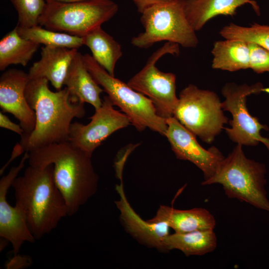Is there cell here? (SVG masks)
<instances>
[{
  "label": "cell",
  "instance_id": "1",
  "mask_svg": "<svg viewBox=\"0 0 269 269\" xmlns=\"http://www.w3.org/2000/svg\"><path fill=\"white\" fill-rule=\"evenodd\" d=\"M48 82L45 78L30 79L26 85L25 97L35 112L36 123L30 134L21 137L19 143L24 152L68 141L72 121L85 115L84 103L66 87L53 92Z\"/></svg>",
  "mask_w": 269,
  "mask_h": 269
},
{
  "label": "cell",
  "instance_id": "2",
  "mask_svg": "<svg viewBox=\"0 0 269 269\" xmlns=\"http://www.w3.org/2000/svg\"><path fill=\"white\" fill-rule=\"evenodd\" d=\"M28 152L29 165H53L54 180L64 198L68 216L77 213L96 192L99 178L91 157L69 141L52 144Z\"/></svg>",
  "mask_w": 269,
  "mask_h": 269
},
{
  "label": "cell",
  "instance_id": "3",
  "mask_svg": "<svg viewBox=\"0 0 269 269\" xmlns=\"http://www.w3.org/2000/svg\"><path fill=\"white\" fill-rule=\"evenodd\" d=\"M11 186L15 205L23 213L35 239L50 233L62 218L68 216L64 198L54 180L52 164L45 166L29 165Z\"/></svg>",
  "mask_w": 269,
  "mask_h": 269
},
{
  "label": "cell",
  "instance_id": "4",
  "mask_svg": "<svg viewBox=\"0 0 269 269\" xmlns=\"http://www.w3.org/2000/svg\"><path fill=\"white\" fill-rule=\"evenodd\" d=\"M242 146L237 144L221 161L214 175L201 184H221L228 198L237 199L269 212V201L265 189V165L248 158Z\"/></svg>",
  "mask_w": 269,
  "mask_h": 269
},
{
  "label": "cell",
  "instance_id": "5",
  "mask_svg": "<svg viewBox=\"0 0 269 269\" xmlns=\"http://www.w3.org/2000/svg\"><path fill=\"white\" fill-rule=\"evenodd\" d=\"M83 59L88 71L102 87L115 106H117L129 119L137 131L146 128L165 136L167 129L166 119L159 116L152 101L135 91L128 84L111 75L92 55L86 53Z\"/></svg>",
  "mask_w": 269,
  "mask_h": 269
},
{
  "label": "cell",
  "instance_id": "6",
  "mask_svg": "<svg viewBox=\"0 0 269 269\" xmlns=\"http://www.w3.org/2000/svg\"><path fill=\"white\" fill-rule=\"evenodd\" d=\"M144 31L132 38L135 47L147 48L161 41L172 42L185 48H195L199 42L195 31L184 12V0H169L153 4L141 13Z\"/></svg>",
  "mask_w": 269,
  "mask_h": 269
},
{
  "label": "cell",
  "instance_id": "7",
  "mask_svg": "<svg viewBox=\"0 0 269 269\" xmlns=\"http://www.w3.org/2000/svg\"><path fill=\"white\" fill-rule=\"evenodd\" d=\"M118 5L112 0L47 2L39 25L56 31L82 37L111 19Z\"/></svg>",
  "mask_w": 269,
  "mask_h": 269
},
{
  "label": "cell",
  "instance_id": "8",
  "mask_svg": "<svg viewBox=\"0 0 269 269\" xmlns=\"http://www.w3.org/2000/svg\"><path fill=\"white\" fill-rule=\"evenodd\" d=\"M221 103L213 91L189 84L180 93L173 117L203 141L211 143L228 122Z\"/></svg>",
  "mask_w": 269,
  "mask_h": 269
},
{
  "label": "cell",
  "instance_id": "9",
  "mask_svg": "<svg viewBox=\"0 0 269 269\" xmlns=\"http://www.w3.org/2000/svg\"><path fill=\"white\" fill-rule=\"evenodd\" d=\"M179 45L166 42L149 58L142 69L132 77L128 85L149 98L158 115L165 119L173 116L178 98L176 94V76L160 71L156 62L165 54L177 55Z\"/></svg>",
  "mask_w": 269,
  "mask_h": 269
},
{
  "label": "cell",
  "instance_id": "10",
  "mask_svg": "<svg viewBox=\"0 0 269 269\" xmlns=\"http://www.w3.org/2000/svg\"><path fill=\"white\" fill-rule=\"evenodd\" d=\"M262 92L269 93V88L261 83L249 85L227 83L222 88V94L225 100L221 103L223 111H229L233 119L229 123L231 128H224L229 138L242 145L256 146L259 142L264 143L269 151V139L261 135L262 129L268 130V127L261 124L258 119L251 116L246 105L247 97Z\"/></svg>",
  "mask_w": 269,
  "mask_h": 269
},
{
  "label": "cell",
  "instance_id": "11",
  "mask_svg": "<svg viewBox=\"0 0 269 269\" xmlns=\"http://www.w3.org/2000/svg\"><path fill=\"white\" fill-rule=\"evenodd\" d=\"M114 106L109 97L104 96L101 106L95 110L89 124L72 123L68 141L91 157L95 149L113 133L131 124L129 118Z\"/></svg>",
  "mask_w": 269,
  "mask_h": 269
},
{
  "label": "cell",
  "instance_id": "12",
  "mask_svg": "<svg viewBox=\"0 0 269 269\" xmlns=\"http://www.w3.org/2000/svg\"><path fill=\"white\" fill-rule=\"evenodd\" d=\"M165 135L178 159L188 160L203 172L204 180L212 177L225 157L215 146L204 148L196 135L185 128L175 117L166 119Z\"/></svg>",
  "mask_w": 269,
  "mask_h": 269
},
{
  "label": "cell",
  "instance_id": "13",
  "mask_svg": "<svg viewBox=\"0 0 269 269\" xmlns=\"http://www.w3.org/2000/svg\"><path fill=\"white\" fill-rule=\"evenodd\" d=\"M28 157L29 152H25L19 164L11 167L8 173L0 180V236L11 244L14 256L17 255L25 242L33 243L35 240L22 211L16 205L14 207L11 206L6 200L8 188Z\"/></svg>",
  "mask_w": 269,
  "mask_h": 269
},
{
  "label": "cell",
  "instance_id": "14",
  "mask_svg": "<svg viewBox=\"0 0 269 269\" xmlns=\"http://www.w3.org/2000/svg\"><path fill=\"white\" fill-rule=\"evenodd\" d=\"M30 78L28 73L17 69L4 72L0 77V107L4 112L11 114L19 122L25 136L34 130V111L26 99L25 91Z\"/></svg>",
  "mask_w": 269,
  "mask_h": 269
},
{
  "label": "cell",
  "instance_id": "15",
  "mask_svg": "<svg viewBox=\"0 0 269 269\" xmlns=\"http://www.w3.org/2000/svg\"><path fill=\"white\" fill-rule=\"evenodd\" d=\"M116 190L120 199L115 203L126 231L139 243L160 251H166L165 240L169 234V226L164 222H151L142 219L128 202L122 181L116 186Z\"/></svg>",
  "mask_w": 269,
  "mask_h": 269
},
{
  "label": "cell",
  "instance_id": "16",
  "mask_svg": "<svg viewBox=\"0 0 269 269\" xmlns=\"http://www.w3.org/2000/svg\"><path fill=\"white\" fill-rule=\"evenodd\" d=\"M77 52V49L43 46L40 59L29 68V78H45L57 91L62 89L69 66Z\"/></svg>",
  "mask_w": 269,
  "mask_h": 269
},
{
  "label": "cell",
  "instance_id": "17",
  "mask_svg": "<svg viewBox=\"0 0 269 269\" xmlns=\"http://www.w3.org/2000/svg\"><path fill=\"white\" fill-rule=\"evenodd\" d=\"M249 4L260 15V8L254 0H184V12L195 31L201 29L213 17L220 15L233 16L238 8Z\"/></svg>",
  "mask_w": 269,
  "mask_h": 269
},
{
  "label": "cell",
  "instance_id": "18",
  "mask_svg": "<svg viewBox=\"0 0 269 269\" xmlns=\"http://www.w3.org/2000/svg\"><path fill=\"white\" fill-rule=\"evenodd\" d=\"M147 220L151 222H164L176 233L214 230L216 226L214 217L202 208L179 210L161 205L155 216Z\"/></svg>",
  "mask_w": 269,
  "mask_h": 269
},
{
  "label": "cell",
  "instance_id": "19",
  "mask_svg": "<svg viewBox=\"0 0 269 269\" xmlns=\"http://www.w3.org/2000/svg\"><path fill=\"white\" fill-rule=\"evenodd\" d=\"M64 85L71 95L82 102L91 104L95 110L101 106L100 94L104 90L88 71L83 55L78 51L69 66Z\"/></svg>",
  "mask_w": 269,
  "mask_h": 269
},
{
  "label": "cell",
  "instance_id": "20",
  "mask_svg": "<svg viewBox=\"0 0 269 269\" xmlns=\"http://www.w3.org/2000/svg\"><path fill=\"white\" fill-rule=\"evenodd\" d=\"M212 68L230 72L250 68L249 43L225 39L216 41L212 49Z\"/></svg>",
  "mask_w": 269,
  "mask_h": 269
},
{
  "label": "cell",
  "instance_id": "21",
  "mask_svg": "<svg viewBox=\"0 0 269 269\" xmlns=\"http://www.w3.org/2000/svg\"><path fill=\"white\" fill-rule=\"evenodd\" d=\"M83 45L91 50L92 57L111 75L115 76L116 64L123 55L121 46L101 26L82 37Z\"/></svg>",
  "mask_w": 269,
  "mask_h": 269
},
{
  "label": "cell",
  "instance_id": "22",
  "mask_svg": "<svg viewBox=\"0 0 269 269\" xmlns=\"http://www.w3.org/2000/svg\"><path fill=\"white\" fill-rule=\"evenodd\" d=\"M214 230H198L169 234L165 240L166 251L177 249L186 256H203L213 252L217 247Z\"/></svg>",
  "mask_w": 269,
  "mask_h": 269
},
{
  "label": "cell",
  "instance_id": "23",
  "mask_svg": "<svg viewBox=\"0 0 269 269\" xmlns=\"http://www.w3.org/2000/svg\"><path fill=\"white\" fill-rule=\"evenodd\" d=\"M40 45L21 37L16 26L0 41V70L12 64L26 66Z\"/></svg>",
  "mask_w": 269,
  "mask_h": 269
},
{
  "label": "cell",
  "instance_id": "24",
  "mask_svg": "<svg viewBox=\"0 0 269 269\" xmlns=\"http://www.w3.org/2000/svg\"><path fill=\"white\" fill-rule=\"evenodd\" d=\"M16 27L21 37L44 46L78 49L84 45L82 37L44 28L40 25L27 28L16 25Z\"/></svg>",
  "mask_w": 269,
  "mask_h": 269
},
{
  "label": "cell",
  "instance_id": "25",
  "mask_svg": "<svg viewBox=\"0 0 269 269\" xmlns=\"http://www.w3.org/2000/svg\"><path fill=\"white\" fill-rule=\"evenodd\" d=\"M225 39H235L258 44L269 50V25L254 23L243 26L231 23L219 32Z\"/></svg>",
  "mask_w": 269,
  "mask_h": 269
},
{
  "label": "cell",
  "instance_id": "26",
  "mask_svg": "<svg viewBox=\"0 0 269 269\" xmlns=\"http://www.w3.org/2000/svg\"><path fill=\"white\" fill-rule=\"evenodd\" d=\"M18 14L17 26L22 28L39 25L46 5V0H10Z\"/></svg>",
  "mask_w": 269,
  "mask_h": 269
},
{
  "label": "cell",
  "instance_id": "27",
  "mask_svg": "<svg viewBox=\"0 0 269 269\" xmlns=\"http://www.w3.org/2000/svg\"><path fill=\"white\" fill-rule=\"evenodd\" d=\"M250 69L257 73L269 72V50L255 43H249Z\"/></svg>",
  "mask_w": 269,
  "mask_h": 269
},
{
  "label": "cell",
  "instance_id": "28",
  "mask_svg": "<svg viewBox=\"0 0 269 269\" xmlns=\"http://www.w3.org/2000/svg\"><path fill=\"white\" fill-rule=\"evenodd\" d=\"M0 127L11 131L20 136L24 134V131L21 126L12 122L9 118L0 112Z\"/></svg>",
  "mask_w": 269,
  "mask_h": 269
},
{
  "label": "cell",
  "instance_id": "29",
  "mask_svg": "<svg viewBox=\"0 0 269 269\" xmlns=\"http://www.w3.org/2000/svg\"><path fill=\"white\" fill-rule=\"evenodd\" d=\"M135 5L137 11L141 13L146 8L148 7L162 2L169 0H132Z\"/></svg>",
  "mask_w": 269,
  "mask_h": 269
},
{
  "label": "cell",
  "instance_id": "30",
  "mask_svg": "<svg viewBox=\"0 0 269 269\" xmlns=\"http://www.w3.org/2000/svg\"><path fill=\"white\" fill-rule=\"evenodd\" d=\"M23 152H24V151L20 143L19 142L17 143L13 147L10 158L6 163H5V164L0 169V174L1 175L3 173L4 170L13 160L21 155V154H22Z\"/></svg>",
  "mask_w": 269,
  "mask_h": 269
},
{
  "label": "cell",
  "instance_id": "31",
  "mask_svg": "<svg viewBox=\"0 0 269 269\" xmlns=\"http://www.w3.org/2000/svg\"><path fill=\"white\" fill-rule=\"evenodd\" d=\"M84 0H46V2L48 1H55L59 2H71L77 1H81Z\"/></svg>",
  "mask_w": 269,
  "mask_h": 269
}]
</instances>
